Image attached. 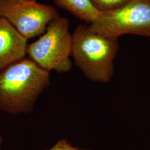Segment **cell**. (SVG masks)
Listing matches in <instances>:
<instances>
[{"label":"cell","instance_id":"12","mask_svg":"<svg viewBox=\"0 0 150 150\" xmlns=\"http://www.w3.org/2000/svg\"></svg>","mask_w":150,"mask_h":150},{"label":"cell","instance_id":"10","mask_svg":"<svg viewBox=\"0 0 150 150\" xmlns=\"http://www.w3.org/2000/svg\"><path fill=\"white\" fill-rule=\"evenodd\" d=\"M2 144H3V139H2V136L0 134V150H1Z\"/></svg>","mask_w":150,"mask_h":150},{"label":"cell","instance_id":"1","mask_svg":"<svg viewBox=\"0 0 150 150\" xmlns=\"http://www.w3.org/2000/svg\"><path fill=\"white\" fill-rule=\"evenodd\" d=\"M50 84V72L26 57L0 72V110L11 115L31 112Z\"/></svg>","mask_w":150,"mask_h":150},{"label":"cell","instance_id":"9","mask_svg":"<svg viewBox=\"0 0 150 150\" xmlns=\"http://www.w3.org/2000/svg\"><path fill=\"white\" fill-rule=\"evenodd\" d=\"M45 150H92L81 149L72 145L67 139H61L49 149Z\"/></svg>","mask_w":150,"mask_h":150},{"label":"cell","instance_id":"5","mask_svg":"<svg viewBox=\"0 0 150 150\" xmlns=\"http://www.w3.org/2000/svg\"><path fill=\"white\" fill-rule=\"evenodd\" d=\"M0 17L26 39L45 33L48 25L60 17L51 6L30 0H0Z\"/></svg>","mask_w":150,"mask_h":150},{"label":"cell","instance_id":"3","mask_svg":"<svg viewBox=\"0 0 150 150\" xmlns=\"http://www.w3.org/2000/svg\"><path fill=\"white\" fill-rule=\"evenodd\" d=\"M69 21L61 17L51 22L42 36L27 46L30 59L50 72L66 73L71 70L72 38Z\"/></svg>","mask_w":150,"mask_h":150},{"label":"cell","instance_id":"2","mask_svg":"<svg viewBox=\"0 0 150 150\" xmlns=\"http://www.w3.org/2000/svg\"><path fill=\"white\" fill-rule=\"evenodd\" d=\"M72 56L75 64L93 82L107 83L114 74L113 62L119 50L117 39L92 32L79 25L72 34Z\"/></svg>","mask_w":150,"mask_h":150},{"label":"cell","instance_id":"6","mask_svg":"<svg viewBox=\"0 0 150 150\" xmlns=\"http://www.w3.org/2000/svg\"><path fill=\"white\" fill-rule=\"evenodd\" d=\"M27 39L5 19L0 17V72L25 57Z\"/></svg>","mask_w":150,"mask_h":150},{"label":"cell","instance_id":"7","mask_svg":"<svg viewBox=\"0 0 150 150\" xmlns=\"http://www.w3.org/2000/svg\"><path fill=\"white\" fill-rule=\"evenodd\" d=\"M56 5L69 11L74 16L91 24L96 19L100 11L91 0H54Z\"/></svg>","mask_w":150,"mask_h":150},{"label":"cell","instance_id":"11","mask_svg":"<svg viewBox=\"0 0 150 150\" xmlns=\"http://www.w3.org/2000/svg\"><path fill=\"white\" fill-rule=\"evenodd\" d=\"M30 1H37V0H30Z\"/></svg>","mask_w":150,"mask_h":150},{"label":"cell","instance_id":"4","mask_svg":"<svg viewBox=\"0 0 150 150\" xmlns=\"http://www.w3.org/2000/svg\"><path fill=\"white\" fill-rule=\"evenodd\" d=\"M88 26L92 32L113 39L126 34L150 38V0H130L116 9L100 12Z\"/></svg>","mask_w":150,"mask_h":150},{"label":"cell","instance_id":"8","mask_svg":"<svg viewBox=\"0 0 150 150\" xmlns=\"http://www.w3.org/2000/svg\"><path fill=\"white\" fill-rule=\"evenodd\" d=\"M92 4L100 12L116 9L128 3L130 0H91Z\"/></svg>","mask_w":150,"mask_h":150}]
</instances>
